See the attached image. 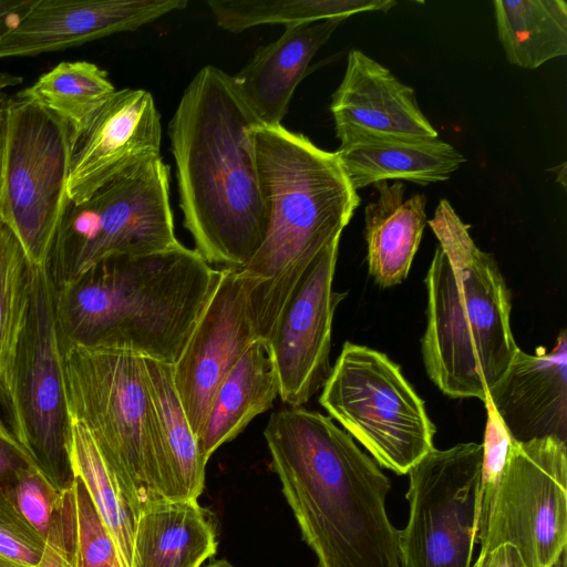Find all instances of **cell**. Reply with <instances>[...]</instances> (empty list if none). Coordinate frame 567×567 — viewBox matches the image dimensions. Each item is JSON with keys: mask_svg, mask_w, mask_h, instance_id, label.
<instances>
[{"mask_svg": "<svg viewBox=\"0 0 567 567\" xmlns=\"http://www.w3.org/2000/svg\"><path fill=\"white\" fill-rule=\"evenodd\" d=\"M336 153L357 192L389 179L423 186L443 182L466 161L439 137L358 134L341 140Z\"/></svg>", "mask_w": 567, "mask_h": 567, "instance_id": "obj_20", "label": "cell"}, {"mask_svg": "<svg viewBox=\"0 0 567 567\" xmlns=\"http://www.w3.org/2000/svg\"><path fill=\"white\" fill-rule=\"evenodd\" d=\"M187 4V0H33L0 39V59L56 52L134 31Z\"/></svg>", "mask_w": 567, "mask_h": 567, "instance_id": "obj_16", "label": "cell"}, {"mask_svg": "<svg viewBox=\"0 0 567 567\" xmlns=\"http://www.w3.org/2000/svg\"><path fill=\"white\" fill-rule=\"evenodd\" d=\"M21 82V76L8 72H0V209L3 187L8 105L11 97L9 90L19 85Z\"/></svg>", "mask_w": 567, "mask_h": 567, "instance_id": "obj_35", "label": "cell"}, {"mask_svg": "<svg viewBox=\"0 0 567 567\" xmlns=\"http://www.w3.org/2000/svg\"><path fill=\"white\" fill-rule=\"evenodd\" d=\"M37 567H78L75 525L70 487L61 493Z\"/></svg>", "mask_w": 567, "mask_h": 567, "instance_id": "obj_33", "label": "cell"}, {"mask_svg": "<svg viewBox=\"0 0 567 567\" xmlns=\"http://www.w3.org/2000/svg\"><path fill=\"white\" fill-rule=\"evenodd\" d=\"M471 567H528L518 549L512 544H502L486 551H481Z\"/></svg>", "mask_w": 567, "mask_h": 567, "instance_id": "obj_36", "label": "cell"}, {"mask_svg": "<svg viewBox=\"0 0 567 567\" xmlns=\"http://www.w3.org/2000/svg\"><path fill=\"white\" fill-rule=\"evenodd\" d=\"M0 567H24V566H19V565L9 563L0 557Z\"/></svg>", "mask_w": 567, "mask_h": 567, "instance_id": "obj_40", "label": "cell"}, {"mask_svg": "<svg viewBox=\"0 0 567 567\" xmlns=\"http://www.w3.org/2000/svg\"><path fill=\"white\" fill-rule=\"evenodd\" d=\"M216 548L214 526L197 501L159 499L138 514L131 567H200Z\"/></svg>", "mask_w": 567, "mask_h": 567, "instance_id": "obj_23", "label": "cell"}, {"mask_svg": "<svg viewBox=\"0 0 567 567\" xmlns=\"http://www.w3.org/2000/svg\"><path fill=\"white\" fill-rule=\"evenodd\" d=\"M78 131L114 92L107 73L87 61L62 62L22 90Z\"/></svg>", "mask_w": 567, "mask_h": 567, "instance_id": "obj_28", "label": "cell"}, {"mask_svg": "<svg viewBox=\"0 0 567 567\" xmlns=\"http://www.w3.org/2000/svg\"><path fill=\"white\" fill-rule=\"evenodd\" d=\"M393 0H208L207 6L221 29L240 33L264 24H301L324 20H346L350 16L382 11Z\"/></svg>", "mask_w": 567, "mask_h": 567, "instance_id": "obj_27", "label": "cell"}, {"mask_svg": "<svg viewBox=\"0 0 567 567\" xmlns=\"http://www.w3.org/2000/svg\"><path fill=\"white\" fill-rule=\"evenodd\" d=\"M114 567H122L121 563H117Z\"/></svg>", "mask_w": 567, "mask_h": 567, "instance_id": "obj_41", "label": "cell"}, {"mask_svg": "<svg viewBox=\"0 0 567 567\" xmlns=\"http://www.w3.org/2000/svg\"><path fill=\"white\" fill-rule=\"evenodd\" d=\"M72 130L23 91L8 105L0 217L31 264L45 266L69 202Z\"/></svg>", "mask_w": 567, "mask_h": 567, "instance_id": "obj_10", "label": "cell"}, {"mask_svg": "<svg viewBox=\"0 0 567 567\" xmlns=\"http://www.w3.org/2000/svg\"><path fill=\"white\" fill-rule=\"evenodd\" d=\"M257 339L247 278L239 269H220L216 287L173 364L174 385L195 436L218 385Z\"/></svg>", "mask_w": 567, "mask_h": 567, "instance_id": "obj_14", "label": "cell"}, {"mask_svg": "<svg viewBox=\"0 0 567 567\" xmlns=\"http://www.w3.org/2000/svg\"><path fill=\"white\" fill-rule=\"evenodd\" d=\"M284 495L317 567H401L389 519V478L330 416L302 406L274 412L264 431Z\"/></svg>", "mask_w": 567, "mask_h": 567, "instance_id": "obj_2", "label": "cell"}, {"mask_svg": "<svg viewBox=\"0 0 567 567\" xmlns=\"http://www.w3.org/2000/svg\"><path fill=\"white\" fill-rule=\"evenodd\" d=\"M70 491L74 513L78 567H114L120 563L114 542L83 483L75 477Z\"/></svg>", "mask_w": 567, "mask_h": 567, "instance_id": "obj_30", "label": "cell"}, {"mask_svg": "<svg viewBox=\"0 0 567 567\" xmlns=\"http://www.w3.org/2000/svg\"><path fill=\"white\" fill-rule=\"evenodd\" d=\"M254 141L268 227L261 246L239 271L249 282L257 338L267 342L301 276L341 236L360 197L337 153L303 134L258 123Z\"/></svg>", "mask_w": 567, "mask_h": 567, "instance_id": "obj_4", "label": "cell"}, {"mask_svg": "<svg viewBox=\"0 0 567 567\" xmlns=\"http://www.w3.org/2000/svg\"><path fill=\"white\" fill-rule=\"evenodd\" d=\"M0 400L10 432L60 493L75 476L54 285L47 266H33L23 324L0 373Z\"/></svg>", "mask_w": 567, "mask_h": 567, "instance_id": "obj_7", "label": "cell"}, {"mask_svg": "<svg viewBox=\"0 0 567 567\" xmlns=\"http://www.w3.org/2000/svg\"><path fill=\"white\" fill-rule=\"evenodd\" d=\"M33 265L0 217V373L23 324Z\"/></svg>", "mask_w": 567, "mask_h": 567, "instance_id": "obj_29", "label": "cell"}, {"mask_svg": "<svg viewBox=\"0 0 567 567\" xmlns=\"http://www.w3.org/2000/svg\"><path fill=\"white\" fill-rule=\"evenodd\" d=\"M340 236L333 238L301 276L267 341L280 383L279 396L302 406L324 385L331 365L332 320L346 297L332 288Z\"/></svg>", "mask_w": 567, "mask_h": 567, "instance_id": "obj_13", "label": "cell"}, {"mask_svg": "<svg viewBox=\"0 0 567 567\" xmlns=\"http://www.w3.org/2000/svg\"><path fill=\"white\" fill-rule=\"evenodd\" d=\"M45 539L18 513L0 488V557L19 566L37 567Z\"/></svg>", "mask_w": 567, "mask_h": 567, "instance_id": "obj_32", "label": "cell"}, {"mask_svg": "<svg viewBox=\"0 0 567 567\" xmlns=\"http://www.w3.org/2000/svg\"><path fill=\"white\" fill-rule=\"evenodd\" d=\"M31 466L35 464L0 420V488Z\"/></svg>", "mask_w": 567, "mask_h": 567, "instance_id": "obj_34", "label": "cell"}, {"mask_svg": "<svg viewBox=\"0 0 567 567\" xmlns=\"http://www.w3.org/2000/svg\"><path fill=\"white\" fill-rule=\"evenodd\" d=\"M319 403L379 465L399 475L435 449L424 401L396 363L367 346L343 344Z\"/></svg>", "mask_w": 567, "mask_h": 567, "instance_id": "obj_9", "label": "cell"}, {"mask_svg": "<svg viewBox=\"0 0 567 567\" xmlns=\"http://www.w3.org/2000/svg\"><path fill=\"white\" fill-rule=\"evenodd\" d=\"M483 445L433 449L409 471V520L399 530L401 566L471 567Z\"/></svg>", "mask_w": 567, "mask_h": 567, "instance_id": "obj_12", "label": "cell"}, {"mask_svg": "<svg viewBox=\"0 0 567 567\" xmlns=\"http://www.w3.org/2000/svg\"><path fill=\"white\" fill-rule=\"evenodd\" d=\"M206 567H236V566L231 565L230 563H228L226 560H218V561L212 563L210 565H208Z\"/></svg>", "mask_w": 567, "mask_h": 567, "instance_id": "obj_39", "label": "cell"}, {"mask_svg": "<svg viewBox=\"0 0 567 567\" xmlns=\"http://www.w3.org/2000/svg\"><path fill=\"white\" fill-rule=\"evenodd\" d=\"M71 419L91 434L134 512L164 499L162 445L145 358L110 348L61 347Z\"/></svg>", "mask_w": 567, "mask_h": 567, "instance_id": "obj_6", "label": "cell"}, {"mask_svg": "<svg viewBox=\"0 0 567 567\" xmlns=\"http://www.w3.org/2000/svg\"><path fill=\"white\" fill-rule=\"evenodd\" d=\"M427 224L440 245L425 277L424 367L444 394L484 402L518 349L511 293L493 256L476 246L447 199Z\"/></svg>", "mask_w": 567, "mask_h": 567, "instance_id": "obj_5", "label": "cell"}, {"mask_svg": "<svg viewBox=\"0 0 567 567\" xmlns=\"http://www.w3.org/2000/svg\"><path fill=\"white\" fill-rule=\"evenodd\" d=\"M2 489L18 513L47 538L61 493L52 486L37 466H31L19 473Z\"/></svg>", "mask_w": 567, "mask_h": 567, "instance_id": "obj_31", "label": "cell"}, {"mask_svg": "<svg viewBox=\"0 0 567 567\" xmlns=\"http://www.w3.org/2000/svg\"><path fill=\"white\" fill-rule=\"evenodd\" d=\"M256 124L231 75L214 65L194 75L168 124L184 226L219 269L245 267L267 233Z\"/></svg>", "mask_w": 567, "mask_h": 567, "instance_id": "obj_1", "label": "cell"}, {"mask_svg": "<svg viewBox=\"0 0 567 567\" xmlns=\"http://www.w3.org/2000/svg\"><path fill=\"white\" fill-rule=\"evenodd\" d=\"M162 125L153 95L122 89L105 100L72 132L66 196L85 202L126 169L161 156Z\"/></svg>", "mask_w": 567, "mask_h": 567, "instance_id": "obj_15", "label": "cell"}, {"mask_svg": "<svg viewBox=\"0 0 567 567\" xmlns=\"http://www.w3.org/2000/svg\"><path fill=\"white\" fill-rule=\"evenodd\" d=\"M481 551L512 544L528 567H550L567 544V443L513 442L503 478L477 515Z\"/></svg>", "mask_w": 567, "mask_h": 567, "instance_id": "obj_11", "label": "cell"}, {"mask_svg": "<svg viewBox=\"0 0 567 567\" xmlns=\"http://www.w3.org/2000/svg\"><path fill=\"white\" fill-rule=\"evenodd\" d=\"M33 0H0V39L12 30Z\"/></svg>", "mask_w": 567, "mask_h": 567, "instance_id": "obj_37", "label": "cell"}, {"mask_svg": "<svg viewBox=\"0 0 567 567\" xmlns=\"http://www.w3.org/2000/svg\"><path fill=\"white\" fill-rule=\"evenodd\" d=\"M550 567H566V551Z\"/></svg>", "mask_w": 567, "mask_h": 567, "instance_id": "obj_38", "label": "cell"}, {"mask_svg": "<svg viewBox=\"0 0 567 567\" xmlns=\"http://www.w3.org/2000/svg\"><path fill=\"white\" fill-rule=\"evenodd\" d=\"M178 243L169 168L158 156L126 169L85 202H68L45 266L58 288L106 258L157 252Z\"/></svg>", "mask_w": 567, "mask_h": 567, "instance_id": "obj_8", "label": "cell"}, {"mask_svg": "<svg viewBox=\"0 0 567 567\" xmlns=\"http://www.w3.org/2000/svg\"><path fill=\"white\" fill-rule=\"evenodd\" d=\"M330 111L339 141L358 134L436 138L413 89L358 49L348 54Z\"/></svg>", "mask_w": 567, "mask_h": 567, "instance_id": "obj_18", "label": "cell"}, {"mask_svg": "<svg viewBox=\"0 0 567 567\" xmlns=\"http://www.w3.org/2000/svg\"><path fill=\"white\" fill-rule=\"evenodd\" d=\"M344 20L285 27L274 42L259 47L231 81L259 124L281 125L311 60Z\"/></svg>", "mask_w": 567, "mask_h": 567, "instance_id": "obj_19", "label": "cell"}, {"mask_svg": "<svg viewBox=\"0 0 567 567\" xmlns=\"http://www.w3.org/2000/svg\"><path fill=\"white\" fill-rule=\"evenodd\" d=\"M279 393V378L268 343L257 339L225 375L213 396L196 435L202 458L207 463L218 447L270 409Z\"/></svg>", "mask_w": 567, "mask_h": 567, "instance_id": "obj_21", "label": "cell"}, {"mask_svg": "<svg viewBox=\"0 0 567 567\" xmlns=\"http://www.w3.org/2000/svg\"><path fill=\"white\" fill-rule=\"evenodd\" d=\"M161 445V494L169 501H197L205 483L206 462L181 404L173 364L145 358Z\"/></svg>", "mask_w": 567, "mask_h": 567, "instance_id": "obj_24", "label": "cell"}, {"mask_svg": "<svg viewBox=\"0 0 567 567\" xmlns=\"http://www.w3.org/2000/svg\"><path fill=\"white\" fill-rule=\"evenodd\" d=\"M486 399L515 442L567 439V334L535 354L517 349Z\"/></svg>", "mask_w": 567, "mask_h": 567, "instance_id": "obj_17", "label": "cell"}, {"mask_svg": "<svg viewBox=\"0 0 567 567\" xmlns=\"http://www.w3.org/2000/svg\"><path fill=\"white\" fill-rule=\"evenodd\" d=\"M378 198L364 209L369 274L382 288L401 284L409 275L427 224L426 196L404 200L405 187L395 181L374 184Z\"/></svg>", "mask_w": 567, "mask_h": 567, "instance_id": "obj_22", "label": "cell"}, {"mask_svg": "<svg viewBox=\"0 0 567 567\" xmlns=\"http://www.w3.org/2000/svg\"><path fill=\"white\" fill-rule=\"evenodd\" d=\"M498 40L507 61L534 70L567 54V3L564 0H495Z\"/></svg>", "mask_w": 567, "mask_h": 567, "instance_id": "obj_25", "label": "cell"}, {"mask_svg": "<svg viewBox=\"0 0 567 567\" xmlns=\"http://www.w3.org/2000/svg\"><path fill=\"white\" fill-rule=\"evenodd\" d=\"M219 277L220 269L181 243L106 258L54 287L61 347L127 350L174 364Z\"/></svg>", "mask_w": 567, "mask_h": 567, "instance_id": "obj_3", "label": "cell"}, {"mask_svg": "<svg viewBox=\"0 0 567 567\" xmlns=\"http://www.w3.org/2000/svg\"><path fill=\"white\" fill-rule=\"evenodd\" d=\"M69 453L74 476L83 483L112 537L122 567H131L137 514L86 427L73 419Z\"/></svg>", "mask_w": 567, "mask_h": 567, "instance_id": "obj_26", "label": "cell"}]
</instances>
